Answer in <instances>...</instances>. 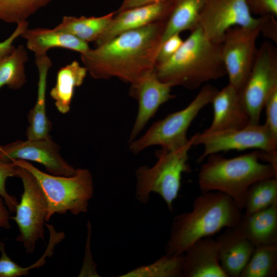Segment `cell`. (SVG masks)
Masks as SVG:
<instances>
[{"label":"cell","instance_id":"cell-1","mask_svg":"<svg viewBox=\"0 0 277 277\" xmlns=\"http://www.w3.org/2000/svg\"><path fill=\"white\" fill-rule=\"evenodd\" d=\"M167 21L124 32L81 53L87 72L95 79L116 77L133 85L154 70Z\"/></svg>","mask_w":277,"mask_h":277},{"label":"cell","instance_id":"cell-2","mask_svg":"<svg viewBox=\"0 0 277 277\" xmlns=\"http://www.w3.org/2000/svg\"><path fill=\"white\" fill-rule=\"evenodd\" d=\"M242 210L221 192L203 193L194 200L191 211L177 215L171 225L166 254L179 255L197 241L212 236L238 224Z\"/></svg>","mask_w":277,"mask_h":277},{"label":"cell","instance_id":"cell-3","mask_svg":"<svg viewBox=\"0 0 277 277\" xmlns=\"http://www.w3.org/2000/svg\"><path fill=\"white\" fill-rule=\"evenodd\" d=\"M154 72L161 81L171 86L195 89L227 74L221 55V44L208 39L198 26L176 52Z\"/></svg>","mask_w":277,"mask_h":277},{"label":"cell","instance_id":"cell-4","mask_svg":"<svg viewBox=\"0 0 277 277\" xmlns=\"http://www.w3.org/2000/svg\"><path fill=\"white\" fill-rule=\"evenodd\" d=\"M207 157L198 174L199 186L202 193H224L241 210L246 192L251 184L263 179L277 177V169L262 163L258 150L233 158H225L219 153Z\"/></svg>","mask_w":277,"mask_h":277},{"label":"cell","instance_id":"cell-5","mask_svg":"<svg viewBox=\"0 0 277 277\" xmlns=\"http://www.w3.org/2000/svg\"><path fill=\"white\" fill-rule=\"evenodd\" d=\"M12 162L30 171L41 186L48 205L46 222L55 213L69 211L77 215L87 212L93 193L92 176L88 169L77 168L72 176H59L43 172L27 161Z\"/></svg>","mask_w":277,"mask_h":277},{"label":"cell","instance_id":"cell-6","mask_svg":"<svg viewBox=\"0 0 277 277\" xmlns=\"http://www.w3.org/2000/svg\"><path fill=\"white\" fill-rule=\"evenodd\" d=\"M193 146L192 136L179 149L169 151L162 148L156 152L157 161L151 167H139L136 171V199L146 203L151 193H157L173 212V203L178 196L182 174L191 171L188 153Z\"/></svg>","mask_w":277,"mask_h":277},{"label":"cell","instance_id":"cell-7","mask_svg":"<svg viewBox=\"0 0 277 277\" xmlns=\"http://www.w3.org/2000/svg\"><path fill=\"white\" fill-rule=\"evenodd\" d=\"M218 91L213 86L204 85L186 107L155 122L144 135L130 142V150L138 153L150 146L159 145L171 151L185 145L189 140L187 133L191 124L199 112L211 103Z\"/></svg>","mask_w":277,"mask_h":277},{"label":"cell","instance_id":"cell-8","mask_svg":"<svg viewBox=\"0 0 277 277\" xmlns=\"http://www.w3.org/2000/svg\"><path fill=\"white\" fill-rule=\"evenodd\" d=\"M19 167L18 177L22 179L24 191L21 202L16 207V214L12 219L17 224L19 231L15 240L22 243L26 252L31 254L37 241L44 239V225L48 205L45 194L35 177L26 169Z\"/></svg>","mask_w":277,"mask_h":277},{"label":"cell","instance_id":"cell-9","mask_svg":"<svg viewBox=\"0 0 277 277\" xmlns=\"http://www.w3.org/2000/svg\"><path fill=\"white\" fill-rule=\"evenodd\" d=\"M276 87L277 49L274 44L265 41L257 49L251 71L239 91L250 124H260L266 99Z\"/></svg>","mask_w":277,"mask_h":277},{"label":"cell","instance_id":"cell-10","mask_svg":"<svg viewBox=\"0 0 277 277\" xmlns=\"http://www.w3.org/2000/svg\"><path fill=\"white\" fill-rule=\"evenodd\" d=\"M193 137L194 146L201 145L204 148L197 160L199 163L211 154L233 150L254 149L269 153L277 152V138L264 124H249L242 128L210 134L197 133Z\"/></svg>","mask_w":277,"mask_h":277},{"label":"cell","instance_id":"cell-11","mask_svg":"<svg viewBox=\"0 0 277 277\" xmlns=\"http://www.w3.org/2000/svg\"><path fill=\"white\" fill-rule=\"evenodd\" d=\"M260 34L259 28L235 26L226 31L221 43V55L229 84L239 91L253 66Z\"/></svg>","mask_w":277,"mask_h":277},{"label":"cell","instance_id":"cell-12","mask_svg":"<svg viewBox=\"0 0 277 277\" xmlns=\"http://www.w3.org/2000/svg\"><path fill=\"white\" fill-rule=\"evenodd\" d=\"M260 17H254L246 0H206L198 26L206 37L221 44L226 31L235 26L259 28Z\"/></svg>","mask_w":277,"mask_h":277},{"label":"cell","instance_id":"cell-13","mask_svg":"<svg viewBox=\"0 0 277 277\" xmlns=\"http://www.w3.org/2000/svg\"><path fill=\"white\" fill-rule=\"evenodd\" d=\"M60 152V147L50 135L42 139L17 140L0 145V159L3 161H30L42 164L52 175H74L76 169L62 157Z\"/></svg>","mask_w":277,"mask_h":277},{"label":"cell","instance_id":"cell-14","mask_svg":"<svg viewBox=\"0 0 277 277\" xmlns=\"http://www.w3.org/2000/svg\"><path fill=\"white\" fill-rule=\"evenodd\" d=\"M172 87L159 80L154 71L131 85L130 94L138 106L129 142L136 138L162 105L175 97L171 93Z\"/></svg>","mask_w":277,"mask_h":277},{"label":"cell","instance_id":"cell-15","mask_svg":"<svg viewBox=\"0 0 277 277\" xmlns=\"http://www.w3.org/2000/svg\"><path fill=\"white\" fill-rule=\"evenodd\" d=\"M167 0L116 12L110 24L95 42L98 46L128 31L167 20L172 8Z\"/></svg>","mask_w":277,"mask_h":277},{"label":"cell","instance_id":"cell-16","mask_svg":"<svg viewBox=\"0 0 277 277\" xmlns=\"http://www.w3.org/2000/svg\"><path fill=\"white\" fill-rule=\"evenodd\" d=\"M213 116L210 126L202 133L210 134L243 128L250 124L239 91L228 84L213 97Z\"/></svg>","mask_w":277,"mask_h":277},{"label":"cell","instance_id":"cell-17","mask_svg":"<svg viewBox=\"0 0 277 277\" xmlns=\"http://www.w3.org/2000/svg\"><path fill=\"white\" fill-rule=\"evenodd\" d=\"M184 254L183 277H227L220 264L217 242L212 236L197 241Z\"/></svg>","mask_w":277,"mask_h":277},{"label":"cell","instance_id":"cell-18","mask_svg":"<svg viewBox=\"0 0 277 277\" xmlns=\"http://www.w3.org/2000/svg\"><path fill=\"white\" fill-rule=\"evenodd\" d=\"M220 265L227 277H240L255 246L233 228H227L216 239Z\"/></svg>","mask_w":277,"mask_h":277},{"label":"cell","instance_id":"cell-19","mask_svg":"<svg viewBox=\"0 0 277 277\" xmlns=\"http://www.w3.org/2000/svg\"><path fill=\"white\" fill-rule=\"evenodd\" d=\"M232 228L255 246L277 244V203L250 214L242 213Z\"/></svg>","mask_w":277,"mask_h":277},{"label":"cell","instance_id":"cell-20","mask_svg":"<svg viewBox=\"0 0 277 277\" xmlns=\"http://www.w3.org/2000/svg\"><path fill=\"white\" fill-rule=\"evenodd\" d=\"M21 36L26 40L27 48L34 53L35 59L47 56V51L54 48L69 49L80 53L90 48L88 43L55 28L27 29Z\"/></svg>","mask_w":277,"mask_h":277},{"label":"cell","instance_id":"cell-21","mask_svg":"<svg viewBox=\"0 0 277 277\" xmlns=\"http://www.w3.org/2000/svg\"><path fill=\"white\" fill-rule=\"evenodd\" d=\"M87 70L76 61L63 67L58 71L55 86L50 92L57 110L62 114L70 109L74 89L82 85Z\"/></svg>","mask_w":277,"mask_h":277},{"label":"cell","instance_id":"cell-22","mask_svg":"<svg viewBox=\"0 0 277 277\" xmlns=\"http://www.w3.org/2000/svg\"><path fill=\"white\" fill-rule=\"evenodd\" d=\"M172 8L162 37V43L170 36L198 26L206 0H171Z\"/></svg>","mask_w":277,"mask_h":277},{"label":"cell","instance_id":"cell-23","mask_svg":"<svg viewBox=\"0 0 277 277\" xmlns=\"http://www.w3.org/2000/svg\"><path fill=\"white\" fill-rule=\"evenodd\" d=\"M115 11L98 17L65 16L55 28L88 44L95 42L108 27Z\"/></svg>","mask_w":277,"mask_h":277},{"label":"cell","instance_id":"cell-24","mask_svg":"<svg viewBox=\"0 0 277 277\" xmlns=\"http://www.w3.org/2000/svg\"><path fill=\"white\" fill-rule=\"evenodd\" d=\"M37 96L36 103L29 112V126L26 133L27 139H42L49 136L52 123L46 111V89L48 71L39 70Z\"/></svg>","mask_w":277,"mask_h":277},{"label":"cell","instance_id":"cell-25","mask_svg":"<svg viewBox=\"0 0 277 277\" xmlns=\"http://www.w3.org/2000/svg\"><path fill=\"white\" fill-rule=\"evenodd\" d=\"M28 58L24 46L19 45L11 54L0 60V89L7 85L11 89L17 90L25 84V64Z\"/></svg>","mask_w":277,"mask_h":277},{"label":"cell","instance_id":"cell-26","mask_svg":"<svg viewBox=\"0 0 277 277\" xmlns=\"http://www.w3.org/2000/svg\"><path fill=\"white\" fill-rule=\"evenodd\" d=\"M277 244L255 246L240 277H276Z\"/></svg>","mask_w":277,"mask_h":277},{"label":"cell","instance_id":"cell-27","mask_svg":"<svg viewBox=\"0 0 277 277\" xmlns=\"http://www.w3.org/2000/svg\"><path fill=\"white\" fill-rule=\"evenodd\" d=\"M277 203V177L259 180L248 188L244 197L243 209L250 214Z\"/></svg>","mask_w":277,"mask_h":277},{"label":"cell","instance_id":"cell-28","mask_svg":"<svg viewBox=\"0 0 277 277\" xmlns=\"http://www.w3.org/2000/svg\"><path fill=\"white\" fill-rule=\"evenodd\" d=\"M184 254H166L154 262L138 267L120 277H183Z\"/></svg>","mask_w":277,"mask_h":277},{"label":"cell","instance_id":"cell-29","mask_svg":"<svg viewBox=\"0 0 277 277\" xmlns=\"http://www.w3.org/2000/svg\"><path fill=\"white\" fill-rule=\"evenodd\" d=\"M51 0H0V21L16 24L27 19Z\"/></svg>","mask_w":277,"mask_h":277},{"label":"cell","instance_id":"cell-30","mask_svg":"<svg viewBox=\"0 0 277 277\" xmlns=\"http://www.w3.org/2000/svg\"><path fill=\"white\" fill-rule=\"evenodd\" d=\"M0 277H17L27 275L29 270L33 268H38L43 265L45 262L46 256L52 255L51 250L47 248L44 255L37 262L27 267H22L13 262L7 255L5 251V244L0 242Z\"/></svg>","mask_w":277,"mask_h":277},{"label":"cell","instance_id":"cell-31","mask_svg":"<svg viewBox=\"0 0 277 277\" xmlns=\"http://www.w3.org/2000/svg\"><path fill=\"white\" fill-rule=\"evenodd\" d=\"M20 167L12 162H6L0 159V196L3 199L11 212L15 211L18 204L16 199L8 194L6 189V182L9 177H18Z\"/></svg>","mask_w":277,"mask_h":277},{"label":"cell","instance_id":"cell-32","mask_svg":"<svg viewBox=\"0 0 277 277\" xmlns=\"http://www.w3.org/2000/svg\"><path fill=\"white\" fill-rule=\"evenodd\" d=\"M266 121L264 124L277 138V87L273 89L265 102Z\"/></svg>","mask_w":277,"mask_h":277},{"label":"cell","instance_id":"cell-33","mask_svg":"<svg viewBox=\"0 0 277 277\" xmlns=\"http://www.w3.org/2000/svg\"><path fill=\"white\" fill-rule=\"evenodd\" d=\"M183 42L180 33L175 34L165 40L158 52L155 67L168 61L179 50Z\"/></svg>","mask_w":277,"mask_h":277},{"label":"cell","instance_id":"cell-34","mask_svg":"<svg viewBox=\"0 0 277 277\" xmlns=\"http://www.w3.org/2000/svg\"><path fill=\"white\" fill-rule=\"evenodd\" d=\"M251 14L277 16V0H246Z\"/></svg>","mask_w":277,"mask_h":277},{"label":"cell","instance_id":"cell-35","mask_svg":"<svg viewBox=\"0 0 277 277\" xmlns=\"http://www.w3.org/2000/svg\"><path fill=\"white\" fill-rule=\"evenodd\" d=\"M28 22L27 21L17 24L16 29L5 40L0 42V60L11 54L15 47L13 42L28 29Z\"/></svg>","mask_w":277,"mask_h":277},{"label":"cell","instance_id":"cell-36","mask_svg":"<svg viewBox=\"0 0 277 277\" xmlns=\"http://www.w3.org/2000/svg\"><path fill=\"white\" fill-rule=\"evenodd\" d=\"M275 17L272 15L260 16L259 29L260 33L276 43L277 23Z\"/></svg>","mask_w":277,"mask_h":277},{"label":"cell","instance_id":"cell-37","mask_svg":"<svg viewBox=\"0 0 277 277\" xmlns=\"http://www.w3.org/2000/svg\"><path fill=\"white\" fill-rule=\"evenodd\" d=\"M167 0H123L119 8L115 11L120 12L124 10Z\"/></svg>","mask_w":277,"mask_h":277},{"label":"cell","instance_id":"cell-38","mask_svg":"<svg viewBox=\"0 0 277 277\" xmlns=\"http://www.w3.org/2000/svg\"><path fill=\"white\" fill-rule=\"evenodd\" d=\"M10 219L9 210L4 200L0 196V228L9 229L10 228Z\"/></svg>","mask_w":277,"mask_h":277}]
</instances>
